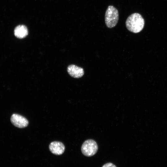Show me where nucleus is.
Returning <instances> with one entry per match:
<instances>
[{
  "label": "nucleus",
  "instance_id": "1",
  "mask_svg": "<svg viewBox=\"0 0 167 167\" xmlns=\"http://www.w3.org/2000/svg\"><path fill=\"white\" fill-rule=\"evenodd\" d=\"M144 20L141 15L138 13H134L129 16L126 21L127 29L131 32L137 33L143 29Z\"/></svg>",
  "mask_w": 167,
  "mask_h": 167
},
{
  "label": "nucleus",
  "instance_id": "2",
  "mask_svg": "<svg viewBox=\"0 0 167 167\" xmlns=\"http://www.w3.org/2000/svg\"><path fill=\"white\" fill-rule=\"evenodd\" d=\"M119 14L118 10L113 6H108L105 15V24L109 28H111L117 24Z\"/></svg>",
  "mask_w": 167,
  "mask_h": 167
},
{
  "label": "nucleus",
  "instance_id": "3",
  "mask_svg": "<svg viewBox=\"0 0 167 167\" xmlns=\"http://www.w3.org/2000/svg\"><path fill=\"white\" fill-rule=\"evenodd\" d=\"M98 149V147L96 143L92 139H89L85 141L81 147V150L83 154L88 157L94 155L97 152Z\"/></svg>",
  "mask_w": 167,
  "mask_h": 167
},
{
  "label": "nucleus",
  "instance_id": "4",
  "mask_svg": "<svg viewBox=\"0 0 167 167\" xmlns=\"http://www.w3.org/2000/svg\"><path fill=\"white\" fill-rule=\"evenodd\" d=\"M11 121L14 126L19 128L25 127L29 123L28 120L25 118L16 113L13 114L11 115Z\"/></svg>",
  "mask_w": 167,
  "mask_h": 167
},
{
  "label": "nucleus",
  "instance_id": "5",
  "mask_svg": "<svg viewBox=\"0 0 167 167\" xmlns=\"http://www.w3.org/2000/svg\"><path fill=\"white\" fill-rule=\"evenodd\" d=\"M50 151L53 154L59 155L62 154L65 150V147L61 142L55 141L51 142L49 145Z\"/></svg>",
  "mask_w": 167,
  "mask_h": 167
},
{
  "label": "nucleus",
  "instance_id": "6",
  "mask_svg": "<svg viewBox=\"0 0 167 167\" xmlns=\"http://www.w3.org/2000/svg\"><path fill=\"white\" fill-rule=\"evenodd\" d=\"M67 71L71 76L75 78L81 77L84 74L83 68L74 65H69L67 68Z\"/></svg>",
  "mask_w": 167,
  "mask_h": 167
},
{
  "label": "nucleus",
  "instance_id": "7",
  "mask_svg": "<svg viewBox=\"0 0 167 167\" xmlns=\"http://www.w3.org/2000/svg\"><path fill=\"white\" fill-rule=\"evenodd\" d=\"M15 36L19 39H23L26 37L28 34V31L27 27L24 25L17 26L14 31Z\"/></svg>",
  "mask_w": 167,
  "mask_h": 167
},
{
  "label": "nucleus",
  "instance_id": "8",
  "mask_svg": "<svg viewBox=\"0 0 167 167\" xmlns=\"http://www.w3.org/2000/svg\"><path fill=\"white\" fill-rule=\"evenodd\" d=\"M102 167H116V166L111 163H107L104 165Z\"/></svg>",
  "mask_w": 167,
  "mask_h": 167
}]
</instances>
